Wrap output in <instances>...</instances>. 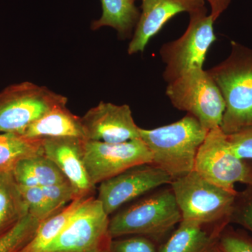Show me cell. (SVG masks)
<instances>
[{"mask_svg":"<svg viewBox=\"0 0 252 252\" xmlns=\"http://www.w3.org/2000/svg\"><path fill=\"white\" fill-rule=\"evenodd\" d=\"M230 44L228 57L207 70L224 99L220 129L226 135L252 127V49Z\"/></svg>","mask_w":252,"mask_h":252,"instance_id":"6da1fadb","label":"cell"},{"mask_svg":"<svg viewBox=\"0 0 252 252\" xmlns=\"http://www.w3.org/2000/svg\"><path fill=\"white\" fill-rule=\"evenodd\" d=\"M208 131L190 114L178 122L140 130V138L152 154V162L172 180L194 170L195 158Z\"/></svg>","mask_w":252,"mask_h":252,"instance_id":"7a4b0ae2","label":"cell"},{"mask_svg":"<svg viewBox=\"0 0 252 252\" xmlns=\"http://www.w3.org/2000/svg\"><path fill=\"white\" fill-rule=\"evenodd\" d=\"M182 220L180 207L170 186L114 213L109 220V234L112 239L142 235L157 243Z\"/></svg>","mask_w":252,"mask_h":252,"instance_id":"3957f363","label":"cell"},{"mask_svg":"<svg viewBox=\"0 0 252 252\" xmlns=\"http://www.w3.org/2000/svg\"><path fill=\"white\" fill-rule=\"evenodd\" d=\"M182 220L226 228L230 223L237 192L213 185L195 170L175 179L170 185Z\"/></svg>","mask_w":252,"mask_h":252,"instance_id":"277c9868","label":"cell"},{"mask_svg":"<svg viewBox=\"0 0 252 252\" xmlns=\"http://www.w3.org/2000/svg\"><path fill=\"white\" fill-rule=\"evenodd\" d=\"M165 94L175 108L193 116L205 130L221 126L224 99L215 81L203 68L190 69L169 83Z\"/></svg>","mask_w":252,"mask_h":252,"instance_id":"5b68a950","label":"cell"},{"mask_svg":"<svg viewBox=\"0 0 252 252\" xmlns=\"http://www.w3.org/2000/svg\"><path fill=\"white\" fill-rule=\"evenodd\" d=\"M194 170L228 191L237 192L235 183L252 186V160L241 158L233 152L220 127L207 132L197 154Z\"/></svg>","mask_w":252,"mask_h":252,"instance_id":"8992f818","label":"cell"},{"mask_svg":"<svg viewBox=\"0 0 252 252\" xmlns=\"http://www.w3.org/2000/svg\"><path fill=\"white\" fill-rule=\"evenodd\" d=\"M67 101L63 94L29 81L10 85L0 92V132L20 133Z\"/></svg>","mask_w":252,"mask_h":252,"instance_id":"52a82bcc","label":"cell"},{"mask_svg":"<svg viewBox=\"0 0 252 252\" xmlns=\"http://www.w3.org/2000/svg\"><path fill=\"white\" fill-rule=\"evenodd\" d=\"M109 220L100 202L89 197L43 252H109Z\"/></svg>","mask_w":252,"mask_h":252,"instance_id":"ba28073f","label":"cell"},{"mask_svg":"<svg viewBox=\"0 0 252 252\" xmlns=\"http://www.w3.org/2000/svg\"><path fill=\"white\" fill-rule=\"evenodd\" d=\"M190 15L188 28L179 39L166 43L160 50L165 64L162 77L167 84L187 71L203 68L207 52L216 40L213 18L207 9Z\"/></svg>","mask_w":252,"mask_h":252,"instance_id":"9c48e42d","label":"cell"},{"mask_svg":"<svg viewBox=\"0 0 252 252\" xmlns=\"http://www.w3.org/2000/svg\"><path fill=\"white\" fill-rule=\"evenodd\" d=\"M84 158L88 175L94 186L130 167L152 162V154L141 138L121 143L85 140Z\"/></svg>","mask_w":252,"mask_h":252,"instance_id":"30bf717a","label":"cell"},{"mask_svg":"<svg viewBox=\"0 0 252 252\" xmlns=\"http://www.w3.org/2000/svg\"><path fill=\"white\" fill-rule=\"evenodd\" d=\"M172 181L170 175L154 164H140L99 184L96 198L110 216L132 200L170 185Z\"/></svg>","mask_w":252,"mask_h":252,"instance_id":"8fae6325","label":"cell"},{"mask_svg":"<svg viewBox=\"0 0 252 252\" xmlns=\"http://www.w3.org/2000/svg\"><path fill=\"white\" fill-rule=\"evenodd\" d=\"M86 140L121 143L140 139L130 107L100 102L81 117Z\"/></svg>","mask_w":252,"mask_h":252,"instance_id":"7c38bea8","label":"cell"},{"mask_svg":"<svg viewBox=\"0 0 252 252\" xmlns=\"http://www.w3.org/2000/svg\"><path fill=\"white\" fill-rule=\"evenodd\" d=\"M85 140L77 137L42 140L44 155L54 162L67 178L75 199L94 196L96 189L89 178L84 163Z\"/></svg>","mask_w":252,"mask_h":252,"instance_id":"4fadbf2b","label":"cell"},{"mask_svg":"<svg viewBox=\"0 0 252 252\" xmlns=\"http://www.w3.org/2000/svg\"><path fill=\"white\" fill-rule=\"evenodd\" d=\"M206 9L204 0H142V12L127 53L143 52L150 39L176 15Z\"/></svg>","mask_w":252,"mask_h":252,"instance_id":"5bb4252c","label":"cell"},{"mask_svg":"<svg viewBox=\"0 0 252 252\" xmlns=\"http://www.w3.org/2000/svg\"><path fill=\"white\" fill-rule=\"evenodd\" d=\"M225 228L182 220L158 252H213Z\"/></svg>","mask_w":252,"mask_h":252,"instance_id":"9a60e30c","label":"cell"},{"mask_svg":"<svg viewBox=\"0 0 252 252\" xmlns=\"http://www.w3.org/2000/svg\"><path fill=\"white\" fill-rule=\"evenodd\" d=\"M18 134L31 140L77 137L86 140L81 117L72 114L67 105L52 109Z\"/></svg>","mask_w":252,"mask_h":252,"instance_id":"2e32d148","label":"cell"},{"mask_svg":"<svg viewBox=\"0 0 252 252\" xmlns=\"http://www.w3.org/2000/svg\"><path fill=\"white\" fill-rule=\"evenodd\" d=\"M11 172L19 187H43L68 182L56 164L44 154L19 160Z\"/></svg>","mask_w":252,"mask_h":252,"instance_id":"e0dca14e","label":"cell"},{"mask_svg":"<svg viewBox=\"0 0 252 252\" xmlns=\"http://www.w3.org/2000/svg\"><path fill=\"white\" fill-rule=\"evenodd\" d=\"M28 214L19 187L11 171L0 172V237Z\"/></svg>","mask_w":252,"mask_h":252,"instance_id":"ac0fdd59","label":"cell"},{"mask_svg":"<svg viewBox=\"0 0 252 252\" xmlns=\"http://www.w3.org/2000/svg\"><path fill=\"white\" fill-rule=\"evenodd\" d=\"M102 14L92 23L94 30L107 26L115 29L123 38L130 35L136 27L140 12L133 0H101Z\"/></svg>","mask_w":252,"mask_h":252,"instance_id":"d6986e66","label":"cell"},{"mask_svg":"<svg viewBox=\"0 0 252 252\" xmlns=\"http://www.w3.org/2000/svg\"><path fill=\"white\" fill-rule=\"evenodd\" d=\"M88 198L75 199L59 213L41 222L31 241L18 252H44L50 244L57 238L78 208Z\"/></svg>","mask_w":252,"mask_h":252,"instance_id":"ffe728a7","label":"cell"},{"mask_svg":"<svg viewBox=\"0 0 252 252\" xmlns=\"http://www.w3.org/2000/svg\"><path fill=\"white\" fill-rule=\"evenodd\" d=\"M44 154L42 140H31L14 132H0V172L11 171L19 160Z\"/></svg>","mask_w":252,"mask_h":252,"instance_id":"44dd1931","label":"cell"},{"mask_svg":"<svg viewBox=\"0 0 252 252\" xmlns=\"http://www.w3.org/2000/svg\"><path fill=\"white\" fill-rule=\"evenodd\" d=\"M41 222L28 213L7 233L0 237V252H18L33 238Z\"/></svg>","mask_w":252,"mask_h":252,"instance_id":"7402d4cb","label":"cell"},{"mask_svg":"<svg viewBox=\"0 0 252 252\" xmlns=\"http://www.w3.org/2000/svg\"><path fill=\"white\" fill-rule=\"evenodd\" d=\"M230 223H237L252 233V186L235 195Z\"/></svg>","mask_w":252,"mask_h":252,"instance_id":"603a6c76","label":"cell"},{"mask_svg":"<svg viewBox=\"0 0 252 252\" xmlns=\"http://www.w3.org/2000/svg\"><path fill=\"white\" fill-rule=\"evenodd\" d=\"M217 245L223 252H252L251 237L229 225L222 232Z\"/></svg>","mask_w":252,"mask_h":252,"instance_id":"cb8c5ba5","label":"cell"},{"mask_svg":"<svg viewBox=\"0 0 252 252\" xmlns=\"http://www.w3.org/2000/svg\"><path fill=\"white\" fill-rule=\"evenodd\" d=\"M109 252H158L157 243L142 235H127L112 239Z\"/></svg>","mask_w":252,"mask_h":252,"instance_id":"d4e9b609","label":"cell"},{"mask_svg":"<svg viewBox=\"0 0 252 252\" xmlns=\"http://www.w3.org/2000/svg\"><path fill=\"white\" fill-rule=\"evenodd\" d=\"M230 147L238 157L252 160V127L227 135Z\"/></svg>","mask_w":252,"mask_h":252,"instance_id":"484cf974","label":"cell"},{"mask_svg":"<svg viewBox=\"0 0 252 252\" xmlns=\"http://www.w3.org/2000/svg\"><path fill=\"white\" fill-rule=\"evenodd\" d=\"M211 6L210 16L216 21L220 15L229 6L231 0H207Z\"/></svg>","mask_w":252,"mask_h":252,"instance_id":"4316f807","label":"cell"},{"mask_svg":"<svg viewBox=\"0 0 252 252\" xmlns=\"http://www.w3.org/2000/svg\"><path fill=\"white\" fill-rule=\"evenodd\" d=\"M213 252H222L221 250H220V249L218 248V245H217V248H215V250H214Z\"/></svg>","mask_w":252,"mask_h":252,"instance_id":"83f0119b","label":"cell"},{"mask_svg":"<svg viewBox=\"0 0 252 252\" xmlns=\"http://www.w3.org/2000/svg\"><path fill=\"white\" fill-rule=\"evenodd\" d=\"M133 1H136V0H133Z\"/></svg>","mask_w":252,"mask_h":252,"instance_id":"f1b7e54d","label":"cell"}]
</instances>
